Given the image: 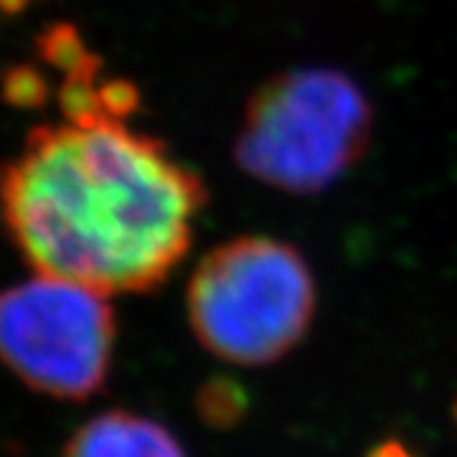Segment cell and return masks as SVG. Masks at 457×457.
I'll list each match as a JSON object with an SVG mask.
<instances>
[{
    "mask_svg": "<svg viewBox=\"0 0 457 457\" xmlns=\"http://www.w3.org/2000/svg\"><path fill=\"white\" fill-rule=\"evenodd\" d=\"M64 457H186L163 425L130 411H107L69 440Z\"/></svg>",
    "mask_w": 457,
    "mask_h": 457,
    "instance_id": "5b68a950",
    "label": "cell"
},
{
    "mask_svg": "<svg viewBox=\"0 0 457 457\" xmlns=\"http://www.w3.org/2000/svg\"><path fill=\"white\" fill-rule=\"evenodd\" d=\"M371 457H411V455H409V453L404 450V447H402V445H396V442H389V445H381V447H378V450H376Z\"/></svg>",
    "mask_w": 457,
    "mask_h": 457,
    "instance_id": "52a82bcc",
    "label": "cell"
},
{
    "mask_svg": "<svg viewBox=\"0 0 457 457\" xmlns=\"http://www.w3.org/2000/svg\"><path fill=\"white\" fill-rule=\"evenodd\" d=\"M110 295L71 279L38 275L0 293V363L56 399L97 394L112 363Z\"/></svg>",
    "mask_w": 457,
    "mask_h": 457,
    "instance_id": "277c9868",
    "label": "cell"
},
{
    "mask_svg": "<svg viewBox=\"0 0 457 457\" xmlns=\"http://www.w3.org/2000/svg\"><path fill=\"white\" fill-rule=\"evenodd\" d=\"M369 135L371 104L359 84L333 69H297L252 97L237 161L275 188L315 194L359 161Z\"/></svg>",
    "mask_w": 457,
    "mask_h": 457,
    "instance_id": "3957f363",
    "label": "cell"
},
{
    "mask_svg": "<svg viewBox=\"0 0 457 457\" xmlns=\"http://www.w3.org/2000/svg\"><path fill=\"white\" fill-rule=\"evenodd\" d=\"M62 120L29 132L0 173L3 219L38 275L104 295L145 293L186 257L206 188L153 135L132 128L135 89L99 82L77 33L56 31Z\"/></svg>",
    "mask_w": 457,
    "mask_h": 457,
    "instance_id": "6da1fadb",
    "label": "cell"
},
{
    "mask_svg": "<svg viewBox=\"0 0 457 457\" xmlns=\"http://www.w3.org/2000/svg\"><path fill=\"white\" fill-rule=\"evenodd\" d=\"M26 0H0V11H16Z\"/></svg>",
    "mask_w": 457,
    "mask_h": 457,
    "instance_id": "ba28073f",
    "label": "cell"
},
{
    "mask_svg": "<svg viewBox=\"0 0 457 457\" xmlns=\"http://www.w3.org/2000/svg\"><path fill=\"white\" fill-rule=\"evenodd\" d=\"M201 402L204 404H209V407L204 409V414L206 417H212L213 422H219V420H224V409L227 407L228 417H237L239 414V402H245L242 396H237V389L227 384V386H219V384H213L212 392L209 394H201Z\"/></svg>",
    "mask_w": 457,
    "mask_h": 457,
    "instance_id": "8992f818",
    "label": "cell"
},
{
    "mask_svg": "<svg viewBox=\"0 0 457 457\" xmlns=\"http://www.w3.org/2000/svg\"><path fill=\"white\" fill-rule=\"evenodd\" d=\"M198 343L237 366H264L308 333L315 282L305 257L272 237H239L212 249L188 282Z\"/></svg>",
    "mask_w": 457,
    "mask_h": 457,
    "instance_id": "7a4b0ae2",
    "label": "cell"
}]
</instances>
